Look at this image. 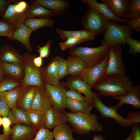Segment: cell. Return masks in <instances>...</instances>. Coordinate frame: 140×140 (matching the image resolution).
<instances>
[{
    "instance_id": "cell-1",
    "label": "cell",
    "mask_w": 140,
    "mask_h": 140,
    "mask_svg": "<svg viewBox=\"0 0 140 140\" xmlns=\"http://www.w3.org/2000/svg\"><path fill=\"white\" fill-rule=\"evenodd\" d=\"M133 86V83L128 76L111 74L106 75L93 88L100 95L114 97L129 93Z\"/></svg>"
},
{
    "instance_id": "cell-2",
    "label": "cell",
    "mask_w": 140,
    "mask_h": 140,
    "mask_svg": "<svg viewBox=\"0 0 140 140\" xmlns=\"http://www.w3.org/2000/svg\"><path fill=\"white\" fill-rule=\"evenodd\" d=\"M64 111L67 122L78 134H89L91 131L97 132L103 130V125L98 122L99 117L96 115L87 113Z\"/></svg>"
},
{
    "instance_id": "cell-3",
    "label": "cell",
    "mask_w": 140,
    "mask_h": 140,
    "mask_svg": "<svg viewBox=\"0 0 140 140\" xmlns=\"http://www.w3.org/2000/svg\"><path fill=\"white\" fill-rule=\"evenodd\" d=\"M109 47L107 45L94 47L74 46L70 48L69 53L78 57L84 62L86 68H90L104 60L108 54Z\"/></svg>"
},
{
    "instance_id": "cell-4",
    "label": "cell",
    "mask_w": 140,
    "mask_h": 140,
    "mask_svg": "<svg viewBox=\"0 0 140 140\" xmlns=\"http://www.w3.org/2000/svg\"><path fill=\"white\" fill-rule=\"evenodd\" d=\"M133 31L127 25L117 23L108 20L107 26L101 40L102 45L109 46L114 44L125 45L127 37L131 36Z\"/></svg>"
},
{
    "instance_id": "cell-5",
    "label": "cell",
    "mask_w": 140,
    "mask_h": 140,
    "mask_svg": "<svg viewBox=\"0 0 140 140\" xmlns=\"http://www.w3.org/2000/svg\"><path fill=\"white\" fill-rule=\"evenodd\" d=\"M107 20L99 12L89 6L82 16L81 23L84 29L97 36L103 34Z\"/></svg>"
},
{
    "instance_id": "cell-6",
    "label": "cell",
    "mask_w": 140,
    "mask_h": 140,
    "mask_svg": "<svg viewBox=\"0 0 140 140\" xmlns=\"http://www.w3.org/2000/svg\"><path fill=\"white\" fill-rule=\"evenodd\" d=\"M36 56L28 52L25 53L23 56L25 74L23 79L21 83L24 86H43L44 82L42 79L41 68L37 67L34 64L33 60Z\"/></svg>"
},
{
    "instance_id": "cell-7",
    "label": "cell",
    "mask_w": 140,
    "mask_h": 140,
    "mask_svg": "<svg viewBox=\"0 0 140 140\" xmlns=\"http://www.w3.org/2000/svg\"><path fill=\"white\" fill-rule=\"evenodd\" d=\"M122 51L123 49L120 45L109 46L106 75L113 74L125 75L126 71L122 58Z\"/></svg>"
},
{
    "instance_id": "cell-8",
    "label": "cell",
    "mask_w": 140,
    "mask_h": 140,
    "mask_svg": "<svg viewBox=\"0 0 140 140\" xmlns=\"http://www.w3.org/2000/svg\"><path fill=\"white\" fill-rule=\"evenodd\" d=\"M108 59V54L101 62L92 67L86 68L77 76L93 88L106 75Z\"/></svg>"
},
{
    "instance_id": "cell-9",
    "label": "cell",
    "mask_w": 140,
    "mask_h": 140,
    "mask_svg": "<svg viewBox=\"0 0 140 140\" xmlns=\"http://www.w3.org/2000/svg\"><path fill=\"white\" fill-rule=\"evenodd\" d=\"M98 94L94 98L92 103L99 112L101 118H110L114 119L122 127L131 126L134 123L130 120L124 118L120 115L112 106L109 107L103 103Z\"/></svg>"
},
{
    "instance_id": "cell-10",
    "label": "cell",
    "mask_w": 140,
    "mask_h": 140,
    "mask_svg": "<svg viewBox=\"0 0 140 140\" xmlns=\"http://www.w3.org/2000/svg\"><path fill=\"white\" fill-rule=\"evenodd\" d=\"M43 86L53 107L58 110L64 111L66 108L65 89L60 83L54 85L44 82Z\"/></svg>"
},
{
    "instance_id": "cell-11",
    "label": "cell",
    "mask_w": 140,
    "mask_h": 140,
    "mask_svg": "<svg viewBox=\"0 0 140 140\" xmlns=\"http://www.w3.org/2000/svg\"><path fill=\"white\" fill-rule=\"evenodd\" d=\"M62 85L71 89H75L83 94L87 98V102L92 105L94 98L98 94L96 92H92L89 84L77 76L71 78L65 82L63 83Z\"/></svg>"
},
{
    "instance_id": "cell-12",
    "label": "cell",
    "mask_w": 140,
    "mask_h": 140,
    "mask_svg": "<svg viewBox=\"0 0 140 140\" xmlns=\"http://www.w3.org/2000/svg\"><path fill=\"white\" fill-rule=\"evenodd\" d=\"M118 99V103L113 106L116 110L124 104H130L136 109L140 108V85L136 84L133 86L132 89L129 93L124 95L113 97Z\"/></svg>"
},
{
    "instance_id": "cell-13",
    "label": "cell",
    "mask_w": 140,
    "mask_h": 140,
    "mask_svg": "<svg viewBox=\"0 0 140 140\" xmlns=\"http://www.w3.org/2000/svg\"><path fill=\"white\" fill-rule=\"evenodd\" d=\"M64 111L58 110L52 106L46 110L44 112L45 128L51 129L66 123L67 120Z\"/></svg>"
},
{
    "instance_id": "cell-14",
    "label": "cell",
    "mask_w": 140,
    "mask_h": 140,
    "mask_svg": "<svg viewBox=\"0 0 140 140\" xmlns=\"http://www.w3.org/2000/svg\"><path fill=\"white\" fill-rule=\"evenodd\" d=\"M57 15L54 12L47 9L36 0L30 1L25 13L26 19L50 18Z\"/></svg>"
},
{
    "instance_id": "cell-15",
    "label": "cell",
    "mask_w": 140,
    "mask_h": 140,
    "mask_svg": "<svg viewBox=\"0 0 140 140\" xmlns=\"http://www.w3.org/2000/svg\"><path fill=\"white\" fill-rule=\"evenodd\" d=\"M52 106L50 100L44 86H36V93L31 110L45 112Z\"/></svg>"
},
{
    "instance_id": "cell-16",
    "label": "cell",
    "mask_w": 140,
    "mask_h": 140,
    "mask_svg": "<svg viewBox=\"0 0 140 140\" xmlns=\"http://www.w3.org/2000/svg\"><path fill=\"white\" fill-rule=\"evenodd\" d=\"M58 62L55 57L53 58L44 67L40 69L44 82L55 85L59 83L58 77Z\"/></svg>"
},
{
    "instance_id": "cell-17",
    "label": "cell",
    "mask_w": 140,
    "mask_h": 140,
    "mask_svg": "<svg viewBox=\"0 0 140 140\" xmlns=\"http://www.w3.org/2000/svg\"><path fill=\"white\" fill-rule=\"evenodd\" d=\"M9 140H32L38 130L31 126L17 124L12 129Z\"/></svg>"
},
{
    "instance_id": "cell-18",
    "label": "cell",
    "mask_w": 140,
    "mask_h": 140,
    "mask_svg": "<svg viewBox=\"0 0 140 140\" xmlns=\"http://www.w3.org/2000/svg\"><path fill=\"white\" fill-rule=\"evenodd\" d=\"M0 61L2 62L23 64L24 58L12 46L6 44L0 48Z\"/></svg>"
},
{
    "instance_id": "cell-19",
    "label": "cell",
    "mask_w": 140,
    "mask_h": 140,
    "mask_svg": "<svg viewBox=\"0 0 140 140\" xmlns=\"http://www.w3.org/2000/svg\"><path fill=\"white\" fill-rule=\"evenodd\" d=\"M32 31L24 24H21L14 31L12 35L8 38L11 41L16 40L20 43L29 52L32 51L30 42V38Z\"/></svg>"
},
{
    "instance_id": "cell-20",
    "label": "cell",
    "mask_w": 140,
    "mask_h": 140,
    "mask_svg": "<svg viewBox=\"0 0 140 140\" xmlns=\"http://www.w3.org/2000/svg\"><path fill=\"white\" fill-rule=\"evenodd\" d=\"M2 66L5 77L17 82H22L25 74L22 64L2 62Z\"/></svg>"
},
{
    "instance_id": "cell-21",
    "label": "cell",
    "mask_w": 140,
    "mask_h": 140,
    "mask_svg": "<svg viewBox=\"0 0 140 140\" xmlns=\"http://www.w3.org/2000/svg\"><path fill=\"white\" fill-rule=\"evenodd\" d=\"M36 90V86L23 85L16 107L25 112L31 110Z\"/></svg>"
},
{
    "instance_id": "cell-22",
    "label": "cell",
    "mask_w": 140,
    "mask_h": 140,
    "mask_svg": "<svg viewBox=\"0 0 140 140\" xmlns=\"http://www.w3.org/2000/svg\"><path fill=\"white\" fill-rule=\"evenodd\" d=\"M82 2L87 4L94 9L102 15L107 20H112L125 24L127 18H119L115 16L107 6L103 3H99L96 0H82Z\"/></svg>"
},
{
    "instance_id": "cell-23",
    "label": "cell",
    "mask_w": 140,
    "mask_h": 140,
    "mask_svg": "<svg viewBox=\"0 0 140 140\" xmlns=\"http://www.w3.org/2000/svg\"><path fill=\"white\" fill-rule=\"evenodd\" d=\"M39 4L60 16L64 15L70 6L67 0H36Z\"/></svg>"
},
{
    "instance_id": "cell-24",
    "label": "cell",
    "mask_w": 140,
    "mask_h": 140,
    "mask_svg": "<svg viewBox=\"0 0 140 140\" xmlns=\"http://www.w3.org/2000/svg\"><path fill=\"white\" fill-rule=\"evenodd\" d=\"M12 3L8 5L1 17L2 20L10 23L16 30L21 24H24L26 18L25 15H19L15 11V3Z\"/></svg>"
},
{
    "instance_id": "cell-25",
    "label": "cell",
    "mask_w": 140,
    "mask_h": 140,
    "mask_svg": "<svg viewBox=\"0 0 140 140\" xmlns=\"http://www.w3.org/2000/svg\"><path fill=\"white\" fill-rule=\"evenodd\" d=\"M129 0H102L112 13L117 17H124L126 12Z\"/></svg>"
},
{
    "instance_id": "cell-26",
    "label": "cell",
    "mask_w": 140,
    "mask_h": 140,
    "mask_svg": "<svg viewBox=\"0 0 140 140\" xmlns=\"http://www.w3.org/2000/svg\"><path fill=\"white\" fill-rule=\"evenodd\" d=\"M56 31L61 38L66 40L69 38H80L88 41L93 40L96 36L93 33L85 29L77 31H69L57 28Z\"/></svg>"
},
{
    "instance_id": "cell-27",
    "label": "cell",
    "mask_w": 140,
    "mask_h": 140,
    "mask_svg": "<svg viewBox=\"0 0 140 140\" xmlns=\"http://www.w3.org/2000/svg\"><path fill=\"white\" fill-rule=\"evenodd\" d=\"M23 85L21 84L15 89L0 94V100L5 102L9 108L17 107Z\"/></svg>"
},
{
    "instance_id": "cell-28",
    "label": "cell",
    "mask_w": 140,
    "mask_h": 140,
    "mask_svg": "<svg viewBox=\"0 0 140 140\" xmlns=\"http://www.w3.org/2000/svg\"><path fill=\"white\" fill-rule=\"evenodd\" d=\"M67 60L68 74L77 76L86 68L84 62L76 55H70Z\"/></svg>"
},
{
    "instance_id": "cell-29",
    "label": "cell",
    "mask_w": 140,
    "mask_h": 140,
    "mask_svg": "<svg viewBox=\"0 0 140 140\" xmlns=\"http://www.w3.org/2000/svg\"><path fill=\"white\" fill-rule=\"evenodd\" d=\"M26 113L31 126L33 128L38 130L45 128L44 112L31 110Z\"/></svg>"
},
{
    "instance_id": "cell-30",
    "label": "cell",
    "mask_w": 140,
    "mask_h": 140,
    "mask_svg": "<svg viewBox=\"0 0 140 140\" xmlns=\"http://www.w3.org/2000/svg\"><path fill=\"white\" fill-rule=\"evenodd\" d=\"M66 107L71 112L90 113L93 107L92 105L85 101L75 100L66 97Z\"/></svg>"
},
{
    "instance_id": "cell-31",
    "label": "cell",
    "mask_w": 140,
    "mask_h": 140,
    "mask_svg": "<svg viewBox=\"0 0 140 140\" xmlns=\"http://www.w3.org/2000/svg\"><path fill=\"white\" fill-rule=\"evenodd\" d=\"M74 132L72 128L65 123L55 127L52 132L55 140H74Z\"/></svg>"
},
{
    "instance_id": "cell-32",
    "label": "cell",
    "mask_w": 140,
    "mask_h": 140,
    "mask_svg": "<svg viewBox=\"0 0 140 140\" xmlns=\"http://www.w3.org/2000/svg\"><path fill=\"white\" fill-rule=\"evenodd\" d=\"M54 23L50 18H31L26 19L24 24L33 31L44 27L53 28Z\"/></svg>"
},
{
    "instance_id": "cell-33",
    "label": "cell",
    "mask_w": 140,
    "mask_h": 140,
    "mask_svg": "<svg viewBox=\"0 0 140 140\" xmlns=\"http://www.w3.org/2000/svg\"><path fill=\"white\" fill-rule=\"evenodd\" d=\"M8 117L12 123L25 124L31 126L26 112L19 108L16 107L12 108L9 111Z\"/></svg>"
},
{
    "instance_id": "cell-34",
    "label": "cell",
    "mask_w": 140,
    "mask_h": 140,
    "mask_svg": "<svg viewBox=\"0 0 140 140\" xmlns=\"http://www.w3.org/2000/svg\"><path fill=\"white\" fill-rule=\"evenodd\" d=\"M124 18L132 19L140 18V0L129 1Z\"/></svg>"
},
{
    "instance_id": "cell-35",
    "label": "cell",
    "mask_w": 140,
    "mask_h": 140,
    "mask_svg": "<svg viewBox=\"0 0 140 140\" xmlns=\"http://www.w3.org/2000/svg\"><path fill=\"white\" fill-rule=\"evenodd\" d=\"M20 84L21 83L5 77L0 82V94L12 90Z\"/></svg>"
},
{
    "instance_id": "cell-36",
    "label": "cell",
    "mask_w": 140,
    "mask_h": 140,
    "mask_svg": "<svg viewBox=\"0 0 140 140\" xmlns=\"http://www.w3.org/2000/svg\"><path fill=\"white\" fill-rule=\"evenodd\" d=\"M125 42L126 44L130 46L128 52L132 56L140 53V41L134 39L131 36H128L126 38Z\"/></svg>"
},
{
    "instance_id": "cell-37",
    "label": "cell",
    "mask_w": 140,
    "mask_h": 140,
    "mask_svg": "<svg viewBox=\"0 0 140 140\" xmlns=\"http://www.w3.org/2000/svg\"><path fill=\"white\" fill-rule=\"evenodd\" d=\"M15 30L10 23L0 19V37H11Z\"/></svg>"
},
{
    "instance_id": "cell-38",
    "label": "cell",
    "mask_w": 140,
    "mask_h": 140,
    "mask_svg": "<svg viewBox=\"0 0 140 140\" xmlns=\"http://www.w3.org/2000/svg\"><path fill=\"white\" fill-rule=\"evenodd\" d=\"M87 41V40L82 38H69L64 42L59 43V45L62 50H65L74 47L78 44Z\"/></svg>"
},
{
    "instance_id": "cell-39",
    "label": "cell",
    "mask_w": 140,
    "mask_h": 140,
    "mask_svg": "<svg viewBox=\"0 0 140 140\" xmlns=\"http://www.w3.org/2000/svg\"><path fill=\"white\" fill-rule=\"evenodd\" d=\"M55 57L58 62V77L60 80L68 74L67 61L61 56Z\"/></svg>"
},
{
    "instance_id": "cell-40",
    "label": "cell",
    "mask_w": 140,
    "mask_h": 140,
    "mask_svg": "<svg viewBox=\"0 0 140 140\" xmlns=\"http://www.w3.org/2000/svg\"><path fill=\"white\" fill-rule=\"evenodd\" d=\"M52 132L44 128L38 130L32 140H53Z\"/></svg>"
},
{
    "instance_id": "cell-41",
    "label": "cell",
    "mask_w": 140,
    "mask_h": 140,
    "mask_svg": "<svg viewBox=\"0 0 140 140\" xmlns=\"http://www.w3.org/2000/svg\"><path fill=\"white\" fill-rule=\"evenodd\" d=\"M65 94L66 97L71 99L87 102L86 97L82 95L81 93L75 89H72L67 90H66Z\"/></svg>"
},
{
    "instance_id": "cell-42",
    "label": "cell",
    "mask_w": 140,
    "mask_h": 140,
    "mask_svg": "<svg viewBox=\"0 0 140 140\" xmlns=\"http://www.w3.org/2000/svg\"><path fill=\"white\" fill-rule=\"evenodd\" d=\"M52 41V39H50L42 47L37 45V50L39 54V56L43 58L47 57L50 55V48Z\"/></svg>"
},
{
    "instance_id": "cell-43",
    "label": "cell",
    "mask_w": 140,
    "mask_h": 140,
    "mask_svg": "<svg viewBox=\"0 0 140 140\" xmlns=\"http://www.w3.org/2000/svg\"><path fill=\"white\" fill-rule=\"evenodd\" d=\"M28 6V4L26 1L19 0L15 3V10L19 15H25Z\"/></svg>"
},
{
    "instance_id": "cell-44",
    "label": "cell",
    "mask_w": 140,
    "mask_h": 140,
    "mask_svg": "<svg viewBox=\"0 0 140 140\" xmlns=\"http://www.w3.org/2000/svg\"><path fill=\"white\" fill-rule=\"evenodd\" d=\"M12 123L7 116L3 117L2 118V125L3 127V134L9 136L11 134L12 130L10 128Z\"/></svg>"
},
{
    "instance_id": "cell-45",
    "label": "cell",
    "mask_w": 140,
    "mask_h": 140,
    "mask_svg": "<svg viewBox=\"0 0 140 140\" xmlns=\"http://www.w3.org/2000/svg\"><path fill=\"white\" fill-rule=\"evenodd\" d=\"M125 24L133 31L140 32V18L126 20Z\"/></svg>"
},
{
    "instance_id": "cell-46",
    "label": "cell",
    "mask_w": 140,
    "mask_h": 140,
    "mask_svg": "<svg viewBox=\"0 0 140 140\" xmlns=\"http://www.w3.org/2000/svg\"><path fill=\"white\" fill-rule=\"evenodd\" d=\"M127 119L131 120L134 124H139L140 123L139 111H129L127 115Z\"/></svg>"
},
{
    "instance_id": "cell-47",
    "label": "cell",
    "mask_w": 140,
    "mask_h": 140,
    "mask_svg": "<svg viewBox=\"0 0 140 140\" xmlns=\"http://www.w3.org/2000/svg\"><path fill=\"white\" fill-rule=\"evenodd\" d=\"M131 126V140H140V127L139 124H134Z\"/></svg>"
},
{
    "instance_id": "cell-48",
    "label": "cell",
    "mask_w": 140,
    "mask_h": 140,
    "mask_svg": "<svg viewBox=\"0 0 140 140\" xmlns=\"http://www.w3.org/2000/svg\"><path fill=\"white\" fill-rule=\"evenodd\" d=\"M18 0H0V17L3 15L8 5L11 3H16Z\"/></svg>"
},
{
    "instance_id": "cell-49",
    "label": "cell",
    "mask_w": 140,
    "mask_h": 140,
    "mask_svg": "<svg viewBox=\"0 0 140 140\" xmlns=\"http://www.w3.org/2000/svg\"><path fill=\"white\" fill-rule=\"evenodd\" d=\"M9 108L7 104L0 100V115L3 117L8 116Z\"/></svg>"
},
{
    "instance_id": "cell-50",
    "label": "cell",
    "mask_w": 140,
    "mask_h": 140,
    "mask_svg": "<svg viewBox=\"0 0 140 140\" xmlns=\"http://www.w3.org/2000/svg\"><path fill=\"white\" fill-rule=\"evenodd\" d=\"M43 58L40 56L35 57L33 60L34 65L37 68H41L43 64Z\"/></svg>"
},
{
    "instance_id": "cell-51",
    "label": "cell",
    "mask_w": 140,
    "mask_h": 140,
    "mask_svg": "<svg viewBox=\"0 0 140 140\" xmlns=\"http://www.w3.org/2000/svg\"><path fill=\"white\" fill-rule=\"evenodd\" d=\"M5 77L2 66V62L0 61V82Z\"/></svg>"
},
{
    "instance_id": "cell-52",
    "label": "cell",
    "mask_w": 140,
    "mask_h": 140,
    "mask_svg": "<svg viewBox=\"0 0 140 140\" xmlns=\"http://www.w3.org/2000/svg\"><path fill=\"white\" fill-rule=\"evenodd\" d=\"M74 140H76L74 139ZM92 140H105L103 136L100 134H95L93 137Z\"/></svg>"
},
{
    "instance_id": "cell-53",
    "label": "cell",
    "mask_w": 140,
    "mask_h": 140,
    "mask_svg": "<svg viewBox=\"0 0 140 140\" xmlns=\"http://www.w3.org/2000/svg\"><path fill=\"white\" fill-rule=\"evenodd\" d=\"M0 140H9V137L3 134H0Z\"/></svg>"
},
{
    "instance_id": "cell-54",
    "label": "cell",
    "mask_w": 140,
    "mask_h": 140,
    "mask_svg": "<svg viewBox=\"0 0 140 140\" xmlns=\"http://www.w3.org/2000/svg\"><path fill=\"white\" fill-rule=\"evenodd\" d=\"M124 140H131V133L129 134L128 137Z\"/></svg>"
},
{
    "instance_id": "cell-55",
    "label": "cell",
    "mask_w": 140,
    "mask_h": 140,
    "mask_svg": "<svg viewBox=\"0 0 140 140\" xmlns=\"http://www.w3.org/2000/svg\"><path fill=\"white\" fill-rule=\"evenodd\" d=\"M2 125V118L0 116V126Z\"/></svg>"
}]
</instances>
